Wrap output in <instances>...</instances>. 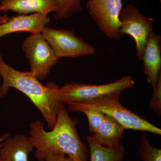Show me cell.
<instances>
[{"instance_id":"d6986e66","label":"cell","mask_w":161,"mask_h":161,"mask_svg":"<svg viewBox=\"0 0 161 161\" xmlns=\"http://www.w3.org/2000/svg\"><path fill=\"white\" fill-rule=\"evenodd\" d=\"M66 154L58 150H52L48 153L45 161H64Z\"/></svg>"},{"instance_id":"52a82bcc","label":"cell","mask_w":161,"mask_h":161,"mask_svg":"<svg viewBox=\"0 0 161 161\" xmlns=\"http://www.w3.org/2000/svg\"><path fill=\"white\" fill-rule=\"evenodd\" d=\"M119 20L121 33L133 39L136 57L141 60L148 36L153 31L154 19L145 16L135 5L130 4L122 9Z\"/></svg>"},{"instance_id":"9a60e30c","label":"cell","mask_w":161,"mask_h":161,"mask_svg":"<svg viewBox=\"0 0 161 161\" xmlns=\"http://www.w3.org/2000/svg\"><path fill=\"white\" fill-rule=\"evenodd\" d=\"M68 110L71 112H82L87 118L90 131H96L103 120L105 114L101 112L95 103H78L68 102Z\"/></svg>"},{"instance_id":"5b68a950","label":"cell","mask_w":161,"mask_h":161,"mask_svg":"<svg viewBox=\"0 0 161 161\" xmlns=\"http://www.w3.org/2000/svg\"><path fill=\"white\" fill-rule=\"evenodd\" d=\"M41 33L59 59L80 58L96 53L95 47L78 36L71 30L54 29L46 26Z\"/></svg>"},{"instance_id":"277c9868","label":"cell","mask_w":161,"mask_h":161,"mask_svg":"<svg viewBox=\"0 0 161 161\" xmlns=\"http://www.w3.org/2000/svg\"><path fill=\"white\" fill-rule=\"evenodd\" d=\"M22 50L30 64V71L41 80H45L53 67L59 62L51 47L41 32L31 34L23 40Z\"/></svg>"},{"instance_id":"8fae6325","label":"cell","mask_w":161,"mask_h":161,"mask_svg":"<svg viewBox=\"0 0 161 161\" xmlns=\"http://www.w3.org/2000/svg\"><path fill=\"white\" fill-rule=\"evenodd\" d=\"M57 0H2L1 11H12L19 15L39 13L48 15L55 13Z\"/></svg>"},{"instance_id":"cb8c5ba5","label":"cell","mask_w":161,"mask_h":161,"mask_svg":"<svg viewBox=\"0 0 161 161\" xmlns=\"http://www.w3.org/2000/svg\"><path fill=\"white\" fill-rule=\"evenodd\" d=\"M132 161L130 160H127V161Z\"/></svg>"},{"instance_id":"603a6c76","label":"cell","mask_w":161,"mask_h":161,"mask_svg":"<svg viewBox=\"0 0 161 161\" xmlns=\"http://www.w3.org/2000/svg\"><path fill=\"white\" fill-rule=\"evenodd\" d=\"M0 161H7V160L5 158H0Z\"/></svg>"},{"instance_id":"6da1fadb","label":"cell","mask_w":161,"mask_h":161,"mask_svg":"<svg viewBox=\"0 0 161 161\" xmlns=\"http://www.w3.org/2000/svg\"><path fill=\"white\" fill-rule=\"evenodd\" d=\"M79 121L71 118L64 103L58 108L57 121L53 130H44L42 121L38 120L30 124L29 136L34 148L35 158L38 161H45L48 153L58 150L74 161H88V153L81 142L76 125Z\"/></svg>"},{"instance_id":"7402d4cb","label":"cell","mask_w":161,"mask_h":161,"mask_svg":"<svg viewBox=\"0 0 161 161\" xmlns=\"http://www.w3.org/2000/svg\"><path fill=\"white\" fill-rule=\"evenodd\" d=\"M64 161H74L73 160H72L71 158H70L69 157L65 158V159Z\"/></svg>"},{"instance_id":"ac0fdd59","label":"cell","mask_w":161,"mask_h":161,"mask_svg":"<svg viewBox=\"0 0 161 161\" xmlns=\"http://www.w3.org/2000/svg\"><path fill=\"white\" fill-rule=\"evenodd\" d=\"M149 103V107L158 116L161 115V77L155 88Z\"/></svg>"},{"instance_id":"3957f363","label":"cell","mask_w":161,"mask_h":161,"mask_svg":"<svg viewBox=\"0 0 161 161\" xmlns=\"http://www.w3.org/2000/svg\"><path fill=\"white\" fill-rule=\"evenodd\" d=\"M135 81L129 76L107 84L72 82L59 87L58 98L61 103L68 102L92 103L95 99L105 97H119L121 92L134 86Z\"/></svg>"},{"instance_id":"e0dca14e","label":"cell","mask_w":161,"mask_h":161,"mask_svg":"<svg viewBox=\"0 0 161 161\" xmlns=\"http://www.w3.org/2000/svg\"><path fill=\"white\" fill-rule=\"evenodd\" d=\"M140 154L143 161H161V149L152 146L146 135L141 138Z\"/></svg>"},{"instance_id":"4fadbf2b","label":"cell","mask_w":161,"mask_h":161,"mask_svg":"<svg viewBox=\"0 0 161 161\" xmlns=\"http://www.w3.org/2000/svg\"><path fill=\"white\" fill-rule=\"evenodd\" d=\"M125 129L115 119L105 115L97 130L91 136L98 143L106 147H114L121 144Z\"/></svg>"},{"instance_id":"ba28073f","label":"cell","mask_w":161,"mask_h":161,"mask_svg":"<svg viewBox=\"0 0 161 161\" xmlns=\"http://www.w3.org/2000/svg\"><path fill=\"white\" fill-rule=\"evenodd\" d=\"M119 98L105 97L95 99L92 103L104 114L115 119L125 130L145 131L161 135L160 128L125 108L119 102Z\"/></svg>"},{"instance_id":"5bb4252c","label":"cell","mask_w":161,"mask_h":161,"mask_svg":"<svg viewBox=\"0 0 161 161\" xmlns=\"http://www.w3.org/2000/svg\"><path fill=\"white\" fill-rule=\"evenodd\" d=\"M86 140L89 147L90 161H123L125 149L122 144L117 147H103L95 142L92 136Z\"/></svg>"},{"instance_id":"30bf717a","label":"cell","mask_w":161,"mask_h":161,"mask_svg":"<svg viewBox=\"0 0 161 161\" xmlns=\"http://www.w3.org/2000/svg\"><path fill=\"white\" fill-rule=\"evenodd\" d=\"M50 22V19L48 15L41 14L18 15L9 18L5 23L0 24V38L19 32L40 33Z\"/></svg>"},{"instance_id":"7c38bea8","label":"cell","mask_w":161,"mask_h":161,"mask_svg":"<svg viewBox=\"0 0 161 161\" xmlns=\"http://www.w3.org/2000/svg\"><path fill=\"white\" fill-rule=\"evenodd\" d=\"M34 148L29 136L17 135L9 137L0 149V158L7 161H28V154Z\"/></svg>"},{"instance_id":"9c48e42d","label":"cell","mask_w":161,"mask_h":161,"mask_svg":"<svg viewBox=\"0 0 161 161\" xmlns=\"http://www.w3.org/2000/svg\"><path fill=\"white\" fill-rule=\"evenodd\" d=\"M141 60L147 81L153 89L161 77V38L153 30L148 36Z\"/></svg>"},{"instance_id":"ffe728a7","label":"cell","mask_w":161,"mask_h":161,"mask_svg":"<svg viewBox=\"0 0 161 161\" xmlns=\"http://www.w3.org/2000/svg\"><path fill=\"white\" fill-rule=\"evenodd\" d=\"M1 2H2V0H0V13L2 11H1ZM9 19V17L6 15L3 16L0 15V24L5 23L6 21H8Z\"/></svg>"},{"instance_id":"7a4b0ae2","label":"cell","mask_w":161,"mask_h":161,"mask_svg":"<svg viewBox=\"0 0 161 161\" xmlns=\"http://www.w3.org/2000/svg\"><path fill=\"white\" fill-rule=\"evenodd\" d=\"M0 98L5 97L10 88H14L27 96L40 110L47 126L53 130L57 121L58 108L61 103L58 98L59 86L55 82L43 85L30 71H20L5 62L0 53Z\"/></svg>"},{"instance_id":"8992f818","label":"cell","mask_w":161,"mask_h":161,"mask_svg":"<svg viewBox=\"0 0 161 161\" xmlns=\"http://www.w3.org/2000/svg\"><path fill=\"white\" fill-rule=\"evenodd\" d=\"M86 8L99 30L108 38L117 40L121 37L119 17L122 0H87Z\"/></svg>"},{"instance_id":"2e32d148","label":"cell","mask_w":161,"mask_h":161,"mask_svg":"<svg viewBox=\"0 0 161 161\" xmlns=\"http://www.w3.org/2000/svg\"><path fill=\"white\" fill-rule=\"evenodd\" d=\"M58 7L54 19L60 20L70 17L81 11L83 0H57Z\"/></svg>"},{"instance_id":"44dd1931","label":"cell","mask_w":161,"mask_h":161,"mask_svg":"<svg viewBox=\"0 0 161 161\" xmlns=\"http://www.w3.org/2000/svg\"><path fill=\"white\" fill-rule=\"evenodd\" d=\"M9 137V134L8 133H5L0 137V149L3 147V142Z\"/></svg>"}]
</instances>
